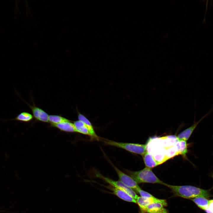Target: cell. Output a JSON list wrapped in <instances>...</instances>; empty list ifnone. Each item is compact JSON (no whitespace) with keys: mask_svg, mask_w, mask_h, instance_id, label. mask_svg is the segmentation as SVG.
<instances>
[{"mask_svg":"<svg viewBox=\"0 0 213 213\" xmlns=\"http://www.w3.org/2000/svg\"><path fill=\"white\" fill-rule=\"evenodd\" d=\"M164 185L170 188L174 195L186 199H192L203 197L207 199L211 196L209 191L192 185H174L165 184Z\"/></svg>","mask_w":213,"mask_h":213,"instance_id":"cell-1","label":"cell"},{"mask_svg":"<svg viewBox=\"0 0 213 213\" xmlns=\"http://www.w3.org/2000/svg\"><path fill=\"white\" fill-rule=\"evenodd\" d=\"M128 175L138 184L143 183L159 184L164 185L165 183L159 179L151 169L146 167L136 171L126 170Z\"/></svg>","mask_w":213,"mask_h":213,"instance_id":"cell-2","label":"cell"},{"mask_svg":"<svg viewBox=\"0 0 213 213\" xmlns=\"http://www.w3.org/2000/svg\"><path fill=\"white\" fill-rule=\"evenodd\" d=\"M103 142L106 145L121 148L130 152L142 156L147 151V144L118 142L107 139H103Z\"/></svg>","mask_w":213,"mask_h":213,"instance_id":"cell-3","label":"cell"},{"mask_svg":"<svg viewBox=\"0 0 213 213\" xmlns=\"http://www.w3.org/2000/svg\"><path fill=\"white\" fill-rule=\"evenodd\" d=\"M96 177L100 178L114 188L123 190L136 200L138 196L136 192L131 188L126 186L120 180H114L104 176L97 172H95Z\"/></svg>","mask_w":213,"mask_h":213,"instance_id":"cell-4","label":"cell"},{"mask_svg":"<svg viewBox=\"0 0 213 213\" xmlns=\"http://www.w3.org/2000/svg\"><path fill=\"white\" fill-rule=\"evenodd\" d=\"M112 166L118 175L119 180L137 192L138 190L141 188L138 183L129 175L124 173L113 165Z\"/></svg>","mask_w":213,"mask_h":213,"instance_id":"cell-5","label":"cell"},{"mask_svg":"<svg viewBox=\"0 0 213 213\" xmlns=\"http://www.w3.org/2000/svg\"><path fill=\"white\" fill-rule=\"evenodd\" d=\"M213 112V105L208 112L202 117L197 122H196L195 120V113L193 123L190 127L185 129L178 135L176 137L177 140L178 141H187L190 138L193 131L199 123Z\"/></svg>","mask_w":213,"mask_h":213,"instance_id":"cell-6","label":"cell"},{"mask_svg":"<svg viewBox=\"0 0 213 213\" xmlns=\"http://www.w3.org/2000/svg\"><path fill=\"white\" fill-rule=\"evenodd\" d=\"M136 201L139 206L140 213H144L145 209L147 206L152 203H159L163 205L164 206L167 205L166 200L158 199L154 196L150 198H146L138 196L136 199Z\"/></svg>","mask_w":213,"mask_h":213,"instance_id":"cell-7","label":"cell"},{"mask_svg":"<svg viewBox=\"0 0 213 213\" xmlns=\"http://www.w3.org/2000/svg\"><path fill=\"white\" fill-rule=\"evenodd\" d=\"M32 99L33 103L32 105L24 101L30 108L35 120L43 122H49V114L37 106L34 103L33 99Z\"/></svg>","mask_w":213,"mask_h":213,"instance_id":"cell-8","label":"cell"},{"mask_svg":"<svg viewBox=\"0 0 213 213\" xmlns=\"http://www.w3.org/2000/svg\"><path fill=\"white\" fill-rule=\"evenodd\" d=\"M108 187L114 194L120 199L127 202L136 203V200L125 191L112 186Z\"/></svg>","mask_w":213,"mask_h":213,"instance_id":"cell-9","label":"cell"},{"mask_svg":"<svg viewBox=\"0 0 213 213\" xmlns=\"http://www.w3.org/2000/svg\"><path fill=\"white\" fill-rule=\"evenodd\" d=\"M164 206L159 203H152L147 206L144 213H169L168 210L165 208Z\"/></svg>","mask_w":213,"mask_h":213,"instance_id":"cell-10","label":"cell"},{"mask_svg":"<svg viewBox=\"0 0 213 213\" xmlns=\"http://www.w3.org/2000/svg\"><path fill=\"white\" fill-rule=\"evenodd\" d=\"M71 122V121L65 122L57 124L50 125V126L57 128L61 131L70 133L76 132L74 123Z\"/></svg>","mask_w":213,"mask_h":213,"instance_id":"cell-11","label":"cell"},{"mask_svg":"<svg viewBox=\"0 0 213 213\" xmlns=\"http://www.w3.org/2000/svg\"><path fill=\"white\" fill-rule=\"evenodd\" d=\"M78 118L79 120L83 122L87 127L90 136L93 139L99 140L100 138L96 134L93 127L89 120L84 116L78 112Z\"/></svg>","mask_w":213,"mask_h":213,"instance_id":"cell-12","label":"cell"},{"mask_svg":"<svg viewBox=\"0 0 213 213\" xmlns=\"http://www.w3.org/2000/svg\"><path fill=\"white\" fill-rule=\"evenodd\" d=\"M143 159L146 167L151 169L161 164L154 159L152 154L148 151L142 156Z\"/></svg>","mask_w":213,"mask_h":213,"instance_id":"cell-13","label":"cell"},{"mask_svg":"<svg viewBox=\"0 0 213 213\" xmlns=\"http://www.w3.org/2000/svg\"><path fill=\"white\" fill-rule=\"evenodd\" d=\"M191 200L201 209L205 211L208 208L209 200L203 197H197Z\"/></svg>","mask_w":213,"mask_h":213,"instance_id":"cell-14","label":"cell"},{"mask_svg":"<svg viewBox=\"0 0 213 213\" xmlns=\"http://www.w3.org/2000/svg\"><path fill=\"white\" fill-rule=\"evenodd\" d=\"M33 118V115L30 113L26 112H23L18 114L14 118L9 120L28 122L32 121Z\"/></svg>","mask_w":213,"mask_h":213,"instance_id":"cell-15","label":"cell"},{"mask_svg":"<svg viewBox=\"0 0 213 213\" xmlns=\"http://www.w3.org/2000/svg\"><path fill=\"white\" fill-rule=\"evenodd\" d=\"M73 123L76 132L90 136L88 130L86 125L83 122L78 120L74 122Z\"/></svg>","mask_w":213,"mask_h":213,"instance_id":"cell-16","label":"cell"},{"mask_svg":"<svg viewBox=\"0 0 213 213\" xmlns=\"http://www.w3.org/2000/svg\"><path fill=\"white\" fill-rule=\"evenodd\" d=\"M49 120L50 125L56 124L63 122L71 121L61 115H49Z\"/></svg>","mask_w":213,"mask_h":213,"instance_id":"cell-17","label":"cell"},{"mask_svg":"<svg viewBox=\"0 0 213 213\" xmlns=\"http://www.w3.org/2000/svg\"><path fill=\"white\" fill-rule=\"evenodd\" d=\"M178 141L176 144L178 153L182 154L186 157V154L188 151V145L187 141Z\"/></svg>","mask_w":213,"mask_h":213,"instance_id":"cell-18","label":"cell"},{"mask_svg":"<svg viewBox=\"0 0 213 213\" xmlns=\"http://www.w3.org/2000/svg\"><path fill=\"white\" fill-rule=\"evenodd\" d=\"M209 210L211 213H213V201L210 205Z\"/></svg>","mask_w":213,"mask_h":213,"instance_id":"cell-19","label":"cell"},{"mask_svg":"<svg viewBox=\"0 0 213 213\" xmlns=\"http://www.w3.org/2000/svg\"><path fill=\"white\" fill-rule=\"evenodd\" d=\"M211 176L212 177V178H213V173H212V174L211 175Z\"/></svg>","mask_w":213,"mask_h":213,"instance_id":"cell-20","label":"cell"}]
</instances>
